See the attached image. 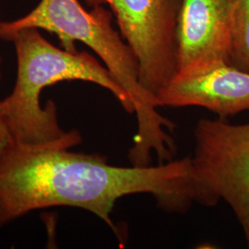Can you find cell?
I'll return each mask as SVG.
<instances>
[{
	"label": "cell",
	"instance_id": "8",
	"mask_svg": "<svg viewBox=\"0 0 249 249\" xmlns=\"http://www.w3.org/2000/svg\"><path fill=\"white\" fill-rule=\"evenodd\" d=\"M229 61L249 72V0H231Z\"/></svg>",
	"mask_w": 249,
	"mask_h": 249
},
{
	"label": "cell",
	"instance_id": "4",
	"mask_svg": "<svg viewBox=\"0 0 249 249\" xmlns=\"http://www.w3.org/2000/svg\"><path fill=\"white\" fill-rule=\"evenodd\" d=\"M194 175L212 206L223 200L240 223L249 249V122L202 118L194 129Z\"/></svg>",
	"mask_w": 249,
	"mask_h": 249
},
{
	"label": "cell",
	"instance_id": "3",
	"mask_svg": "<svg viewBox=\"0 0 249 249\" xmlns=\"http://www.w3.org/2000/svg\"><path fill=\"white\" fill-rule=\"evenodd\" d=\"M112 18L113 13L103 6L89 12L79 0H42L25 17L2 22L0 37L9 40L21 29L36 28L56 35L68 51L77 52L76 42L89 46L133 102L138 131L130 154L140 160H151L153 153L165 158L176 146L169 134L175 124L158 113L154 96L143 89L138 61L129 45L114 29Z\"/></svg>",
	"mask_w": 249,
	"mask_h": 249
},
{
	"label": "cell",
	"instance_id": "1",
	"mask_svg": "<svg viewBox=\"0 0 249 249\" xmlns=\"http://www.w3.org/2000/svg\"><path fill=\"white\" fill-rule=\"evenodd\" d=\"M133 194H151L169 213L207 203L191 157L122 167L98 154L14 142L0 159V228L36 210L67 206L96 215L121 239L111 213L117 199Z\"/></svg>",
	"mask_w": 249,
	"mask_h": 249
},
{
	"label": "cell",
	"instance_id": "5",
	"mask_svg": "<svg viewBox=\"0 0 249 249\" xmlns=\"http://www.w3.org/2000/svg\"><path fill=\"white\" fill-rule=\"evenodd\" d=\"M109 7L139 64L140 82L151 95L177 72V22L182 0H86Z\"/></svg>",
	"mask_w": 249,
	"mask_h": 249
},
{
	"label": "cell",
	"instance_id": "10",
	"mask_svg": "<svg viewBox=\"0 0 249 249\" xmlns=\"http://www.w3.org/2000/svg\"><path fill=\"white\" fill-rule=\"evenodd\" d=\"M1 23L2 22H0V36H1Z\"/></svg>",
	"mask_w": 249,
	"mask_h": 249
},
{
	"label": "cell",
	"instance_id": "6",
	"mask_svg": "<svg viewBox=\"0 0 249 249\" xmlns=\"http://www.w3.org/2000/svg\"><path fill=\"white\" fill-rule=\"evenodd\" d=\"M154 101L157 107H204L226 120L249 112V72L226 62L178 71Z\"/></svg>",
	"mask_w": 249,
	"mask_h": 249
},
{
	"label": "cell",
	"instance_id": "2",
	"mask_svg": "<svg viewBox=\"0 0 249 249\" xmlns=\"http://www.w3.org/2000/svg\"><path fill=\"white\" fill-rule=\"evenodd\" d=\"M9 40L15 45L18 73L14 89L2 102L14 142L67 149L82 142L77 129L61 128L53 101H48L45 107L40 103L42 90L61 81L83 80L97 84L109 90L128 114L135 112L128 93L90 53L57 48L36 28L21 29Z\"/></svg>",
	"mask_w": 249,
	"mask_h": 249
},
{
	"label": "cell",
	"instance_id": "7",
	"mask_svg": "<svg viewBox=\"0 0 249 249\" xmlns=\"http://www.w3.org/2000/svg\"><path fill=\"white\" fill-rule=\"evenodd\" d=\"M231 0H182L176 32L177 71L230 64Z\"/></svg>",
	"mask_w": 249,
	"mask_h": 249
},
{
	"label": "cell",
	"instance_id": "9",
	"mask_svg": "<svg viewBox=\"0 0 249 249\" xmlns=\"http://www.w3.org/2000/svg\"><path fill=\"white\" fill-rule=\"evenodd\" d=\"M0 79H1V57H0ZM14 143L12 135L10 133L9 125L7 124L3 102L0 101V159L4 153L9 150V147Z\"/></svg>",
	"mask_w": 249,
	"mask_h": 249
}]
</instances>
